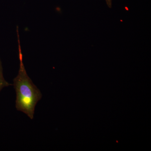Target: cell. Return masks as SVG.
I'll use <instances>...</instances> for the list:
<instances>
[{
  "instance_id": "cell-1",
  "label": "cell",
  "mask_w": 151,
  "mask_h": 151,
  "mask_svg": "<svg viewBox=\"0 0 151 151\" xmlns=\"http://www.w3.org/2000/svg\"><path fill=\"white\" fill-rule=\"evenodd\" d=\"M17 32L18 37L19 68L17 75L13 80L14 87L16 94L15 107L18 111L24 113L32 120L36 106L42 99V95L40 90L28 75L25 68L18 31Z\"/></svg>"
},
{
  "instance_id": "cell-3",
  "label": "cell",
  "mask_w": 151,
  "mask_h": 151,
  "mask_svg": "<svg viewBox=\"0 0 151 151\" xmlns=\"http://www.w3.org/2000/svg\"><path fill=\"white\" fill-rule=\"evenodd\" d=\"M106 3H107V5L108 6V7L111 8L112 7V0H105Z\"/></svg>"
},
{
  "instance_id": "cell-2",
  "label": "cell",
  "mask_w": 151,
  "mask_h": 151,
  "mask_svg": "<svg viewBox=\"0 0 151 151\" xmlns=\"http://www.w3.org/2000/svg\"><path fill=\"white\" fill-rule=\"evenodd\" d=\"M10 84H9L4 77L3 73L2 67L1 63L0 60V92L2 89L6 87L9 86Z\"/></svg>"
}]
</instances>
